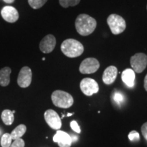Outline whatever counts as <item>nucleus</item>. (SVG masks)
<instances>
[{
  "label": "nucleus",
  "instance_id": "nucleus-11",
  "mask_svg": "<svg viewBox=\"0 0 147 147\" xmlns=\"http://www.w3.org/2000/svg\"><path fill=\"white\" fill-rule=\"evenodd\" d=\"M1 14L5 21L11 23H15L19 18V14L16 9L9 5L3 7L1 11Z\"/></svg>",
  "mask_w": 147,
  "mask_h": 147
},
{
  "label": "nucleus",
  "instance_id": "nucleus-7",
  "mask_svg": "<svg viewBox=\"0 0 147 147\" xmlns=\"http://www.w3.org/2000/svg\"><path fill=\"white\" fill-rule=\"evenodd\" d=\"M80 88L82 93L87 96H91L99 91V84L93 79L85 78L80 82Z\"/></svg>",
  "mask_w": 147,
  "mask_h": 147
},
{
  "label": "nucleus",
  "instance_id": "nucleus-9",
  "mask_svg": "<svg viewBox=\"0 0 147 147\" xmlns=\"http://www.w3.org/2000/svg\"><path fill=\"white\" fill-rule=\"evenodd\" d=\"M32 80V69L25 66L20 70L17 78V83L21 88H27L30 85Z\"/></svg>",
  "mask_w": 147,
  "mask_h": 147
},
{
  "label": "nucleus",
  "instance_id": "nucleus-28",
  "mask_svg": "<svg viewBox=\"0 0 147 147\" xmlns=\"http://www.w3.org/2000/svg\"><path fill=\"white\" fill-rule=\"evenodd\" d=\"M3 1L7 3H12L14 1V0H3Z\"/></svg>",
  "mask_w": 147,
  "mask_h": 147
},
{
  "label": "nucleus",
  "instance_id": "nucleus-30",
  "mask_svg": "<svg viewBox=\"0 0 147 147\" xmlns=\"http://www.w3.org/2000/svg\"><path fill=\"white\" fill-rule=\"evenodd\" d=\"M12 113H13V114L15 113V110H13V111H12Z\"/></svg>",
  "mask_w": 147,
  "mask_h": 147
},
{
  "label": "nucleus",
  "instance_id": "nucleus-5",
  "mask_svg": "<svg viewBox=\"0 0 147 147\" xmlns=\"http://www.w3.org/2000/svg\"><path fill=\"white\" fill-rule=\"evenodd\" d=\"M130 64L135 72H142L147 66V55L142 53H136L130 59Z\"/></svg>",
  "mask_w": 147,
  "mask_h": 147
},
{
  "label": "nucleus",
  "instance_id": "nucleus-17",
  "mask_svg": "<svg viewBox=\"0 0 147 147\" xmlns=\"http://www.w3.org/2000/svg\"><path fill=\"white\" fill-rule=\"evenodd\" d=\"M27 131V127L25 125L21 124L18 125L11 132V137L12 140H16L18 138H21L25 134Z\"/></svg>",
  "mask_w": 147,
  "mask_h": 147
},
{
  "label": "nucleus",
  "instance_id": "nucleus-10",
  "mask_svg": "<svg viewBox=\"0 0 147 147\" xmlns=\"http://www.w3.org/2000/svg\"><path fill=\"white\" fill-rule=\"evenodd\" d=\"M56 46V38L53 35L49 34L41 40L40 43V49L42 53H50L55 49Z\"/></svg>",
  "mask_w": 147,
  "mask_h": 147
},
{
  "label": "nucleus",
  "instance_id": "nucleus-19",
  "mask_svg": "<svg viewBox=\"0 0 147 147\" xmlns=\"http://www.w3.org/2000/svg\"><path fill=\"white\" fill-rule=\"evenodd\" d=\"M12 138L10 134H4L1 138V147H10L12 144Z\"/></svg>",
  "mask_w": 147,
  "mask_h": 147
},
{
  "label": "nucleus",
  "instance_id": "nucleus-13",
  "mask_svg": "<svg viewBox=\"0 0 147 147\" xmlns=\"http://www.w3.org/2000/svg\"><path fill=\"white\" fill-rule=\"evenodd\" d=\"M117 68L114 65L108 67L103 73L102 80L106 84L110 85L115 81L117 76Z\"/></svg>",
  "mask_w": 147,
  "mask_h": 147
},
{
  "label": "nucleus",
  "instance_id": "nucleus-29",
  "mask_svg": "<svg viewBox=\"0 0 147 147\" xmlns=\"http://www.w3.org/2000/svg\"><path fill=\"white\" fill-rule=\"evenodd\" d=\"M74 114V113H67V117H70V116L73 115Z\"/></svg>",
  "mask_w": 147,
  "mask_h": 147
},
{
  "label": "nucleus",
  "instance_id": "nucleus-21",
  "mask_svg": "<svg viewBox=\"0 0 147 147\" xmlns=\"http://www.w3.org/2000/svg\"><path fill=\"white\" fill-rule=\"evenodd\" d=\"M80 0H59V3L63 8H68L69 6H75L80 3Z\"/></svg>",
  "mask_w": 147,
  "mask_h": 147
},
{
  "label": "nucleus",
  "instance_id": "nucleus-16",
  "mask_svg": "<svg viewBox=\"0 0 147 147\" xmlns=\"http://www.w3.org/2000/svg\"><path fill=\"white\" fill-rule=\"evenodd\" d=\"M1 119L3 123L6 125H10L13 123L14 120V114L10 110H4L1 113Z\"/></svg>",
  "mask_w": 147,
  "mask_h": 147
},
{
  "label": "nucleus",
  "instance_id": "nucleus-15",
  "mask_svg": "<svg viewBox=\"0 0 147 147\" xmlns=\"http://www.w3.org/2000/svg\"><path fill=\"white\" fill-rule=\"evenodd\" d=\"M11 69L9 67H5L0 69V85L1 87H6L10 82Z\"/></svg>",
  "mask_w": 147,
  "mask_h": 147
},
{
  "label": "nucleus",
  "instance_id": "nucleus-4",
  "mask_svg": "<svg viewBox=\"0 0 147 147\" xmlns=\"http://www.w3.org/2000/svg\"><path fill=\"white\" fill-rule=\"evenodd\" d=\"M107 23L111 32L114 35L123 33L126 28V23L124 18L118 14H110L107 18Z\"/></svg>",
  "mask_w": 147,
  "mask_h": 147
},
{
  "label": "nucleus",
  "instance_id": "nucleus-22",
  "mask_svg": "<svg viewBox=\"0 0 147 147\" xmlns=\"http://www.w3.org/2000/svg\"><path fill=\"white\" fill-rule=\"evenodd\" d=\"M128 138L130 141H138L140 140V134L138 132H137L135 130H133L129 134Z\"/></svg>",
  "mask_w": 147,
  "mask_h": 147
},
{
  "label": "nucleus",
  "instance_id": "nucleus-20",
  "mask_svg": "<svg viewBox=\"0 0 147 147\" xmlns=\"http://www.w3.org/2000/svg\"><path fill=\"white\" fill-rule=\"evenodd\" d=\"M48 0H28L29 5L34 9H39L42 8Z\"/></svg>",
  "mask_w": 147,
  "mask_h": 147
},
{
  "label": "nucleus",
  "instance_id": "nucleus-18",
  "mask_svg": "<svg viewBox=\"0 0 147 147\" xmlns=\"http://www.w3.org/2000/svg\"><path fill=\"white\" fill-rule=\"evenodd\" d=\"M112 98L114 102L116 103V104H117L119 107H121V104L124 102L125 100V97L124 95L120 91H116L114 92L112 95Z\"/></svg>",
  "mask_w": 147,
  "mask_h": 147
},
{
  "label": "nucleus",
  "instance_id": "nucleus-32",
  "mask_svg": "<svg viewBox=\"0 0 147 147\" xmlns=\"http://www.w3.org/2000/svg\"><path fill=\"white\" fill-rule=\"evenodd\" d=\"M1 130H0V135H1Z\"/></svg>",
  "mask_w": 147,
  "mask_h": 147
},
{
  "label": "nucleus",
  "instance_id": "nucleus-26",
  "mask_svg": "<svg viewBox=\"0 0 147 147\" xmlns=\"http://www.w3.org/2000/svg\"><path fill=\"white\" fill-rule=\"evenodd\" d=\"M144 87L146 91H147V74L146 75L144 78Z\"/></svg>",
  "mask_w": 147,
  "mask_h": 147
},
{
  "label": "nucleus",
  "instance_id": "nucleus-27",
  "mask_svg": "<svg viewBox=\"0 0 147 147\" xmlns=\"http://www.w3.org/2000/svg\"><path fill=\"white\" fill-rule=\"evenodd\" d=\"M71 140H72V142H76L77 140H78V138H77L76 136H71Z\"/></svg>",
  "mask_w": 147,
  "mask_h": 147
},
{
  "label": "nucleus",
  "instance_id": "nucleus-23",
  "mask_svg": "<svg viewBox=\"0 0 147 147\" xmlns=\"http://www.w3.org/2000/svg\"><path fill=\"white\" fill-rule=\"evenodd\" d=\"M10 147H25V142L23 139L18 138L14 140Z\"/></svg>",
  "mask_w": 147,
  "mask_h": 147
},
{
  "label": "nucleus",
  "instance_id": "nucleus-2",
  "mask_svg": "<svg viewBox=\"0 0 147 147\" xmlns=\"http://www.w3.org/2000/svg\"><path fill=\"white\" fill-rule=\"evenodd\" d=\"M61 50L66 57L75 58L80 56L84 52L83 45L74 39H67L62 42Z\"/></svg>",
  "mask_w": 147,
  "mask_h": 147
},
{
  "label": "nucleus",
  "instance_id": "nucleus-12",
  "mask_svg": "<svg viewBox=\"0 0 147 147\" xmlns=\"http://www.w3.org/2000/svg\"><path fill=\"white\" fill-rule=\"evenodd\" d=\"M53 141L58 143L59 147H70L72 144L71 138L68 134L63 131L58 130L53 137Z\"/></svg>",
  "mask_w": 147,
  "mask_h": 147
},
{
  "label": "nucleus",
  "instance_id": "nucleus-8",
  "mask_svg": "<svg viewBox=\"0 0 147 147\" xmlns=\"http://www.w3.org/2000/svg\"><path fill=\"white\" fill-rule=\"evenodd\" d=\"M45 119L49 126L53 129L59 130L61 127V119L55 110L49 109L45 113Z\"/></svg>",
  "mask_w": 147,
  "mask_h": 147
},
{
  "label": "nucleus",
  "instance_id": "nucleus-25",
  "mask_svg": "<svg viewBox=\"0 0 147 147\" xmlns=\"http://www.w3.org/2000/svg\"><path fill=\"white\" fill-rule=\"evenodd\" d=\"M141 131H142L143 136L147 140V122L142 125V127H141Z\"/></svg>",
  "mask_w": 147,
  "mask_h": 147
},
{
  "label": "nucleus",
  "instance_id": "nucleus-14",
  "mask_svg": "<svg viewBox=\"0 0 147 147\" xmlns=\"http://www.w3.org/2000/svg\"><path fill=\"white\" fill-rule=\"evenodd\" d=\"M135 71L132 69H126L122 72L121 78L128 87H133L135 82Z\"/></svg>",
  "mask_w": 147,
  "mask_h": 147
},
{
  "label": "nucleus",
  "instance_id": "nucleus-3",
  "mask_svg": "<svg viewBox=\"0 0 147 147\" xmlns=\"http://www.w3.org/2000/svg\"><path fill=\"white\" fill-rule=\"evenodd\" d=\"M51 100L55 106L61 108H68L74 104V98L69 93L57 90L52 93Z\"/></svg>",
  "mask_w": 147,
  "mask_h": 147
},
{
  "label": "nucleus",
  "instance_id": "nucleus-6",
  "mask_svg": "<svg viewBox=\"0 0 147 147\" xmlns=\"http://www.w3.org/2000/svg\"><path fill=\"white\" fill-rule=\"evenodd\" d=\"M100 62L95 58H87L80 63L79 71L82 74H90L96 72L100 68Z\"/></svg>",
  "mask_w": 147,
  "mask_h": 147
},
{
  "label": "nucleus",
  "instance_id": "nucleus-1",
  "mask_svg": "<svg viewBox=\"0 0 147 147\" xmlns=\"http://www.w3.org/2000/svg\"><path fill=\"white\" fill-rule=\"evenodd\" d=\"M97 26V21L95 18L86 14H81L77 16L75 21V27L77 32L82 36L91 34Z\"/></svg>",
  "mask_w": 147,
  "mask_h": 147
},
{
  "label": "nucleus",
  "instance_id": "nucleus-24",
  "mask_svg": "<svg viewBox=\"0 0 147 147\" xmlns=\"http://www.w3.org/2000/svg\"><path fill=\"white\" fill-rule=\"evenodd\" d=\"M70 127H71V128L74 130V131L75 132H76V133L80 134V132H81V130H80V127H79L78 123H77L76 121H71V122L70 123Z\"/></svg>",
  "mask_w": 147,
  "mask_h": 147
},
{
  "label": "nucleus",
  "instance_id": "nucleus-31",
  "mask_svg": "<svg viewBox=\"0 0 147 147\" xmlns=\"http://www.w3.org/2000/svg\"><path fill=\"white\" fill-rule=\"evenodd\" d=\"M42 60H43V61H45V57H43V58H42Z\"/></svg>",
  "mask_w": 147,
  "mask_h": 147
}]
</instances>
